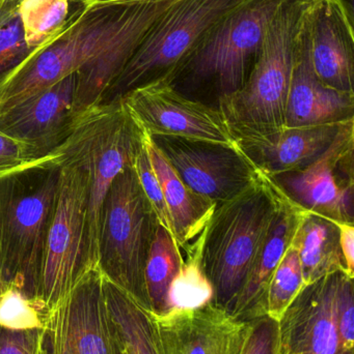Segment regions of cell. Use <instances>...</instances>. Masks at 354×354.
Listing matches in <instances>:
<instances>
[{"mask_svg":"<svg viewBox=\"0 0 354 354\" xmlns=\"http://www.w3.org/2000/svg\"><path fill=\"white\" fill-rule=\"evenodd\" d=\"M19 0H0V22L16 12Z\"/></svg>","mask_w":354,"mask_h":354,"instance_id":"37","label":"cell"},{"mask_svg":"<svg viewBox=\"0 0 354 354\" xmlns=\"http://www.w3.org/2000/svg\"><path fill=\"white\" fill-rule=\"evenodd\" d=\"M0 354H48L45 330L0 328Z\"/></svg>","mask_w":354,"mask_h":354,"instance_id":"31","label":"cell"},{"mask_svg":"<svg viewBox=\"0 0 354 354\" xmlns=\"http://www.w3.org/2000/svg\"><path fill=\"white\" fill-rule=\"evenodd\" d=\"M184 259L174 235L158 224L145 268L148 309L155 314L166 312V293Z\"/></svg>","mask_w":354,"mask_h":354,"instance_id":"24","label":"cell"},{"mask_svg":"<svg viewBox=\"0 0 354 354\" xmlns=\"http://www.w3.org/2000/svg\"><path fill=\"white\" fill-rule=\"evenodd\" d=\"M79 2L82 8L87 10L102 8V6H116V4L126 3V2L135 1V0H73Z\"/></svg>","mask_w":354,"mask_h":354,"instance_id":"36","label":"cell"},{"mask_svg":"<svg viewBox=\"0 0 354 354\" xmlns=\"http://www.w3.org/2000/svg\"><path fill=\"white\" fill-rule=\"evenodd\" d=\"M185 251L187 258L166 293V312L200 309L213 303L214 289L202 266L200 237Z\"/></svg>","mask_w":354,"mask_h":354,"instance_id":"25","label":"cell"},{"mask_svg":"<svg viewBox=\"0 0 354 354\" xmlns=\"http://www.w3.org/2000/svg\"><path fill=\"white\" fill-rule=\"evenodd\" d=\"M311 10L299 39L287 102L286 127L290 128L342 124L354 120V93L328 88L314 73L310 55Z\"/></svg>","mask_w":354,"mask_h":354,"instance_id":"18","label":"cell"},{"mask_svg":"<svg viewBox=\"0 0 354 354\" xmlns=\"http://www.w3.org/2000/svg\"><path fill=\"white\" fill-rule=\"evenodd\" d=\"M114 332H116V330H114ZM114 354H126L124 348H123L122 344H121L120 341H118V337H116V353H114Z\"/></svg>","mask_w":354,"mask_h":354,"instance_id":"38","label":"cell"},{"mask_svg":"<svg viewBox=\"0 0 354 354\" xmlns=\"http://www.w3.org/2000/svg\"><path fill=\"white\" fill-rule=\"evenodd\" d=\"M145 145L161 183L172 235L179 247L186 250L191 241L201 234L218 204L191 189L172 169L149 136Z\"/></svg>","mask_w":354,"mask_h":354,"instance_id":"21","label":"cell"},{"mask_svg":"<svg viewBox=\"0 0 354 354\" xmlns=\"http://www.w3.org/2000/svg\"><path fill=\"white\" fill-rule=\"evenodd\" d=\"M99 268L85 270L60 305L49 312L48 354H114L116 337Z\"/></svg>","mask_w":354,"mask_h":354,"instance_id":"12","label":"cell"},{"mask_svg":"<svg viewBox=\"0 0 354 354\" xmlns=\"http://www.w3.org/2000/svg\"><path fill=\"white\" fill-rule=\"evenodd\" d=\"M245 0H177L154 23L99 105L120 102L127 93L166 83L205 31Z\"/></svg>","mask_w":354,"mask_h":354,"instance_id":"8","label":"cell"},{"mask_svg":"<svg viewBox=\"0 0 354 354\" xmlns=\"http://www.w3.org/2000/svg\"><path fill=\"white\" fill-rule=\"evenodd\" d=\"M242 354H278V322L268 316L254 319Z\"/></svg>","mask_w":354,"mask_h":354,"instance_id":"32","label":"cell"},{"mask_svg":"<svg viewBox=\"0 0 354 354\" xmlns=\"http://www.w3.org/2000/svg\"><path fill=\"white\" fill-rule=\"evenodd\" d=\"M103 286L108 312L125 353L161 354L149 309L105 276Z\"/></svg>","mask_w":354,"mask_h":354,"instance_id":"23","label":"cell"},{"mask_svg":"<svg viewBox=\"0 0 354 354\" xmlns=\"http://www.w3.org/2000/svg\"><path fill=\"white\" fill-rule=\"evenodd\" d=\"M177 0H135L80 10L54 41L37 49L0 83V113L76 74L129 35L148 30Z\"/></svg>","mask_w":354,"mask_h":354,"instance_id":"1","label":"cell"},{"mask_svg":"<svg viewBox=\"0 0 354 354\" xmlns=\"http://www.w3.org/2000/svg\"><path fill=\"white\" fill-rule=\"evenodd\" d=\"M278 207V189L263 174L249 189L216 206L199 235L214 305L233 311Z\"/></svg>","mask_w":354,"mask_h":354,"instance_id":"4","label":"cell"},{"mask_svg":"<svg viewBox=\"0 0 354 354\" xmlns=\"http://www.w3.org/2000/svg\"><path fill=\"white\" fill-rule=\"evenodd\" d=\"M161 354H242L253 320L213 303L195 310L150 311Z\"/></svg>","mask_w":354,"mask_h":354,"instance_id":"14","label":"cell"},{"mask_svg":"<svg viewBox=\"0 0 354 354\" xmlns=\"http://www.w3.org/2000/svg\"><path fill=\"white\" fill-rule=\"evenodd\" d=\"M344 274H328L303 287L278 322V354H345L337 326Z\"/></svg>","mask_w":354,"mask_h":354,"instance_id":"15","label":"cell"},{"mask_svg":"<svg viewBox=\"0 0 354 354\" xmlns=\"http://www.w3.org/2000/svg\"><path fill=\"white\" fill-rule=\"evenodd\" d=\"M134 170L136 172L139 183H141V189L153 207L156 216L159 221V224L172 234V223H170V214H168V207L164 201L161 183H160L159 178L154 169L145 145L139 155L137 156Z\"/></svg>","mask_w":354,"mask_h":354,"instance_id":"29","label":"cell"},{"mask_svg":"<svg viewBox=\"0 0 354 354\" xmlns=\"http://www.w3.org/2000/svg\"><path fill=\"white\" fill-rule=\"evenodd\" d=\"M39 160L26 145L0 131V177Z\"/></svg>","mask_w":354,"mask_h":354,"instance_id":"33","label":"cell"},{"mask_svg":"<svg viewBox=\"0 0 354 354\" xmlns=\"http://www.w3.org/2000/svg\"><path fill=\"white\" fill-rule=\"evenodd\" d=\"M317 0H282L266 29L259 58L245 86L220 104L228 126L280 128L286 109L297 47Z\"/></svg>","mask_w":354,"mask_h":354,"instance_id":"5","label":"cell"},{"mask_svg":"<svg viewBox=\"0 0 354 354\" xmlns=\"http://www.w3.org/2000/svg\"><path fill=\"white\" fill-rule=\"evenodd\" d=\"M60 155L57 201L46 239L39 299L48 311L68 295L89 266L87 248V174L82 164L64 149Z\"/></svg>","mask_w":354,"mask_h":354,"instance_id":"9","label":"cell"},{"mask_svg":"<svg viewBox=\"0 0 354 354\" xmlns=\"http://www.w3.org/2000/svg\"><path fill=\"white\" fill-rule=\"evenodd\" d=\"M72 0H20L17 12L20 17L25 41L31 49L54 41L68 22Z\"/></svg>","mask_w":354,"mask_h":354,"instance_id":"26","label":"cell"},{"mask_svg":"<svg viewBox=\"0 0 354 354\" xmlns=\"http://www.w3.org/2000/svg\"><path fill=\"white\" fill-rule=\"evenodd\" d=\"M337 326L343 353L354 354V284L346 274H343L339 290Z\"/></svg>","mask_w":354,"mask_h":354,"instance_id":"30","label":"cell"},{"mask_svg":"<svg viewBox=\"0 0 354 354\" xmlns=\"http://www.w3.org/2000/svg\"><path fill=\"white\" fill-rule=\"evenodd\" d=\"M158 224L134 167L127 168L114 179L102 205L98 268L147 308L145 268Z\"/></svg>","mask_w":354,"mask_h":354,"instance_id":"7","label":"cell"},{"mask_svg":"<svg viewBox=\"0 0 354 354\" xmlns=\"http://www.w3.org/2000/svg\"><path fill=\"white\" fill-rule=\"evenodd\" d=\"M278 212L233 308L232 313L240 319L254 320L266 316L268 285L307 212L278 189Z\"/></svg>","mask_w":354,"mask_h":354,"instance_id":"20","label":"cell"},{"mask_svg":"<svg viewBox=\"0 0 354 354\" xmlns=\"http://www.w3.org/2000/svg\"><path fill=\"white\" fill-rule=\"evenodd\" d=\"M343 124L317 127L249 128L229 126L235 147L265 176L303 169L338 136Z\"/></svg>","mask_w":354,"mask_h":354,"instance_id":"16","label":"cell"},{"mask_svg":"<svg viewBox=\"0 0 354 354\" xmlns=\"http://www.w3.org/2000/svg\"><path fill=\"white\" fill-rule=\"evenodd\" d=\"M57 151L0 177V266L6 285L39 299L46 239L60 183Z\"/></svg>","mask_w":354,"mask_h":354,"instance_id":"3","label":"cell"},{"mask_svg":"<svg viewBox=\"0 0 354 354\" xmlns=\"http://www.w3.org/2000/svg\"><path fill=\"white\" fill-rule=\"evenodd\" d=\"M148 135L122 102L97 105L79 116L60 149L76 157L87 174V248L91 268H98V230L104 199L125 169L134 167Z\"/></svg>","mask_w":354,"mask_h":354,"instance_id":"6","label":"cell"},{"mask_svg":"<svg viewBox=\"0 0 354 354\" xmlns=\"http://www.w3.org/2000/svg\"><path fill=\"white\" fill-rule=\"evenodd\" d=\"M6 282H4L3 276H2L1 266H0V293H1L2 291L4 290V288H6Z\"/></svg>","mask_w":354,"mask_h":354,"instance_id":"39","label":"cell"},{"mask_svg":"<svg viewBox=\"0 0 354 354\" xmlns=\"http://www.w3.org/2000/svg\"><path fill=\"white\" fill-rule=\"evenodd\" d=\"M340 233V247L347 274L354 279V224L337 223Z\"/></svg>","mask_w":354,"mask_h":354,"instance_id":"34","label":"cell"},{"mask_svg":"<svg viewBox=\"0 0 354 354\" xmlns=\"http://www.w3.org/2000/svg\"><path fill=\"white\" fill-rule=\"evenodd\" d=\"M120 102L148 136L234 145L220 110L188 99L166 83L134 89Z\"/></svg>","mask_w":354,"mask_h":354,"instance_id":"13","label":"cell"},{"mask_svg":"<svg viewBox=\"0 0 354 354\" xmlns=\"http://www.w3.org/2000/svg\"><path fill=\"white\" fill-rule=\"evenodd\" d=\"M76 74L0 113V131L26 145L37 159L53 153L77 122Z\"/></svg>","mask_w":354,"mask_h":354,"instance_id":"17","label":"cell"},{"mask_svg":"<svg viewBox=\"0 0 354 354\" xmlns=\"http://www.w3.org/2000/svg\"><path fill=\"white\" fill-rule=\"evenodd\" d=\"M179 177L214 203H224L261 174L235 145L172 136H149Z\"/></svg>","mask_w":354,"mask_h":354,"instance_id":"11","label":"cell"},{"mask_svg":"<svg viewBox=\"0 0 354 354\" xmlns=\"http://www.w3.org/2000/svg\"><path fill=\"white\" fill-rule=\"evenodd\" d=\"M353 147L354 120L343 124L332 145L307 167L266 177L305 212L354 224Z\"/></svg>","mask_w":354,"mask_h":354,"instance_id":"10","label":"cell"},{"mask_svg":"<svg viewBox=\"0 0 354 354\" xmlns=\"http://www.w3.org/2000/svg\"><path fill=\"white\" fill-rule=\"evenodd\" d=\"M48 320L49 311L41 299L29 297L12 285H6L0 293V328L45 330Z\"/></svg>","mask_w":354,"mask_h":354,"instance_id":"28","label":"cell"},{"mask_svg":"<svg viewBox=\"0 0 354 354\" xmlns=\"http://www.w3.org/2000/svg\"><path fill=\"white\" fill-rule=\"evenodd\" d=\"M334 1L342 12L347 24L354 30V0H334Z\"/></svg>","mask_w":354,"mask_h":354,"instance_id":"35","label":"cell"},{"mask_svg":"<svg viewBox=\"0 0 354 354\" xmlns=\"http://www.w3.org/2000/svg\"><path fill=\"white\" fill-rule=\"evenodd\" d=\"M310 55L322 84L354 93V30L334 0H317L312 8Z\"/></svg>","mask_w":354,"mask_h":354,"instance_id":"19","label":"cell"},{"mask_svg":"<svg viewBox=\"0 0 354 354\" xmlns=\"http://www.w3.org/2000/svg\"><path fill=\"white\" fill-rule=\"evenodd\" d=\"M297 250L290 245L276 266L266 295V316L278 322L305 287Z\"/></svg>","mask_w":354,"mask_h":354,"instance_id":"27","label":"cell"},{"mask_svg":"<svg viewBox=\"0 0 354 354\" xmlns=\"http://www.w3.org/2000/svg\"><path fill=\"white\" fill-rule=\"evenodd\" d=\"M281 1L245 0L224 14L205 31L166 84L218 109L247 83Z\"/></svg>","mask_w":354,"mask_h":354,"instance_id":"2","label":"cell"},{"mask_svg":"<svg viewBox=\"0 0 354 354\" xmlns=\"http://www.w3.org/2000/svg\"><path fill=\"white\" fill-rule=\"evenodd\" d=\"M19 1H20V0H19ZM72 1H73V0H72Z\"/></svg>","mask_w":354,"mask_h":354,"instance_id":"40","label":"cell"},{"mask_svg":"<svg viewBox=\"0 0 354 354\" xmlns=\"http://www.w3.org/2000/svg\"><path fill=\"white\" fill-rule=\"evenodd\" d=\"M291 245L299 254L306 286L328 274L339 272L347 274L339 227L334 221L306 212Z\"/></svg>","mask_w":354,"mask_h":354,"instance_id":"22","label":"cell"}]
</instances>
